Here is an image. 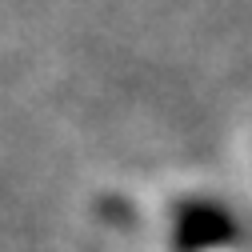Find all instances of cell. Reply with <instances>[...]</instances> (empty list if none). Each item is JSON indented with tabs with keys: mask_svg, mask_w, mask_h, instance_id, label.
Listing matches in <instances>:
<instances>
[{
	"mask_svg": "<svg viewBox=\"0 0 252 252\" xmlns=\"http://www.w3.org/2000/svg\"><path fill=\"white\" fill-rule=\"evenodd\" d=\"M236 220L216 200H184L172 216V248L176 252H216L236 244Z\"/></svg>",
	"mask_w": 252,
	"mask_h": 252,
	"instance_id": "6da1fadb",
	"label": "cell"
}]
</instances>
